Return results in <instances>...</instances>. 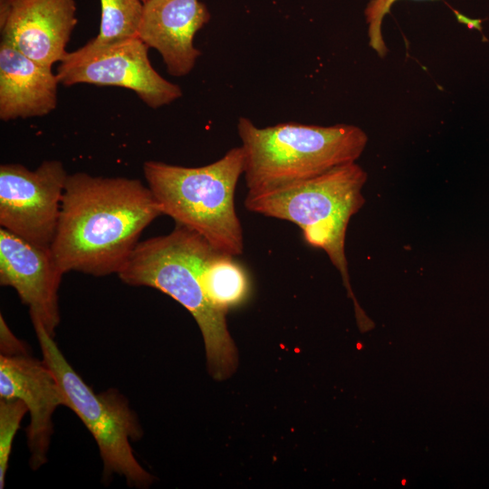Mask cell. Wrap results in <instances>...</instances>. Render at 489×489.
Masks as SVG:
<instances>
[{
    "instance_id": "cell-1",
    "label": "cell",
    "mask_w": 489,
    "mask_h": 489,
    "mask_svg": "<svg viewBox=\"0 0 489 489\" xmlns=\"http://www.w3.org/2000/svg\"><path fill=\"white\" fill-rule=\"evenodd\" d=\"M163 215L140 180L76 172L68 176L57 230L51 245L63 273H117L143 230Z\"/></svg>"
},
{
    "instance_id": "cell-2",
    "label": "cell",
    "mask_w": 489,
    "mask_h": 489,
    "mask_svg": "<svg viewBox=\"0 0 489 489\" xmlns=\"http://www.w3.org/2000/svg\"><path fill=\"white\" fill-rule=\"evenodd\" d=\"M213 249L197 233L177 225L168 235L139 242L118 276L129 285L159 290L183 305L202 333L210 375L222 380L235 372L238 360L226 312L210 302L201 283Z\"/></svg>"
},
{
    "instance_id": "cell-3",
    "label": "cell",
    "mask_w": 489,
    "mask_h": 489,
    "mask_svg": "<svg viewBox=\"0 0 489 489\" xmlns=\"http://www.w3.org/2000/svg\"><path fill=\"white\" fill-rule=\"evenodd\" d=\"M366 171L356 162L338 166L314 177L276 189L247 193L248 211L297 225L310 245L323 250L340 272L354 305L361 332L374 328L357 302L350 282L345 240L349 222L365 203Z\"/></svg>"
},
{
    "instance_id": "cell-4",
    "label": "cell",
    "mask_w": 489,
    "mask_h": 489,
    "mask_svg": "<svg viewBox=\"0 0 489 489\" xmlns=\"http://www.w3.org/2000/svg\"><path fill=\"white\" fill-rule=\"evenodd\" d=\"M237 132L249 193L276 189L356 162L368 143L360 128L348 124L284 122L259 128L241 117Z\"/></svg>"
},
{
    "instance_id": "cell-5",
    "label": "cell",
    "mask_w": 489,
    "mask_h": 489,
    "mask_svg": "<svg viewBox=\"0 0 489 489\" xmlns=\"http://www.w3.org/2000/svg\"><path fill=\"white\" fill-rule=\"evenodd\" d=\"M244 162L240 146L197 168L146 161L143 173L163 215L197 233L216 250L235 257L244 253L243 228L235 206Z\"/></svg>"
},
{
    "instance_id": "cell-6",
    "label": "cell",
    "mask_w": 489,
    "mask_h": 489,
    "mask_svg": "<svg viewBox=\"0 0 489 489\" xmlns=\"http://www.w3.org/2000/svg\"><path fill=\"white\" fill-rule=\"evenodd\" d=\"M43 360L53 371L72 409L94 437L103 462V478L123 476L129 486L149 487L154 477L136 459L130 440L142 436L127 399L118 391L94 393L73 369L43 325L34 321Z\"/></svg>"
},
{
    "instance_id": "cell-7",
    "label": "cell",
    "mask_w": 489,
    "mask_h": 489,
    "mask_svg": "<svg viewBox=\"0 0 489 489\" xmlns=\"http://www.w3.org/2000/svg\"><path fill=\"white\" fill-rule=\"evenodd\" d=\"M149 47L138 37L101 44L91 39L67 53L59 62L60 84L116 86L134 91L149 108L158 109L182 96L181 88L161 76L149 58Z\"/></svg>"
},
{
    "instance_id": "cell-8",
    "label": "cell",
    "mask_w": 489,
    "mask_h": 489,
    "mask_svg": "<svg viewBox=\"0 0 489 489\" xmlns=\"http://www.w3.org/2000/svg\"><path fill=\"white\" fill-rule=\"evenodd\" d=\"M69 174L59 160L34 170L22 164L0 166V225L41 247L51 248Z\"/></svg>"
},
{
    "instance_id": "cell-9",
    "label": "cell",
    "mask_w": 489,
    "mask_h": 489,
    "mask_svg": "<svg viewBox=\"0 0 489 489\" xmlns=\"http://www.w3.org/2000/svg\"><path fill=\"white\" fill-rule=\"evenodd\" d=\"M77 22L74 0H0L1 40L46 67L66 55Z\"/></svg>"
},
{
    "instance_id": "cell-10",
    "label": "cell",
    "mask_w": 489,
    "mask_h": 489,
    "mask_svg": "<svg viewBox=\"0 0 489 489\" xmlns=\"http://www.w3.org/2000/svg\"><path fill=\"white\" fill-rule=\"evenodd\" d=\"M0 398L21 399L28 408L26 428L30 466L36 470L47 462L53 415L65 398L55 376L43 361L27 350L0 356Z\"/></svg>"
},
{
    "instance_id": "cell-11",
    "label": "cell",
    "mask_w": 489,
    "mask_h": 489,
    "mask_svg": "<svg viewBox=\"0 0 489 489\" xmlns=\"http://www.w3.org/2000/svg\"><path fill=\"white\" fill-rule=\"evenodd\" d=\"M63 274L51 248L0 228V283L16 291L32 321H40L53 337L60 322L58 290Z\"/></svg>"
},
{
    "instance_id": "cell-12",
    "label": "cell",
    "mask_w": 489,
    "mask_h": 489,
    "mask_svg": "<svg viewBox=\"0 0 489 489\" xmlns=\"http://www.w3.org/2000/svg\"><path fill=\"white\" fill-rule=\"evenodd\" d=\"M210 17L199 0H147L137 36L158 52L170 75L183 77L194 69L201 55L194 39Z\"/></svg>"
},
{
    "instance_id": "cell-13",
    "label": "cell",
    "mask_w": 489,
    "mask_h": 489,
    "mask_svg": "<svg viewBox=\"0 0 489 489\" xmlns=\"http://www.w3.org/2000/svg\"><path fill=\"white\" fill-rule=\"evenodd\" d=\"M60 84L52 68L25 56L4 40L0 42V119L42 117L57 106Z\"/></svg>"
},
{
    "instance_id": "cell-14",
    "label": "cell",
    "mask_w": 489,
    "mask_h": 489,
    "mask_svg": "<svg viewBox=\"0 0 489 489\" xmlns=\"http://www.w3.org/2000/svg\"><path fill=\"white\" fill-rule=\"evenodd\" d=\"M201 283L210 302L218 310L243 303L249 294V281L235 256L214 248L204 264Z\"/></svg>"
},
{
    "instance_id": "cell-15",
    "label": "cell",
    "mask_w": 489,
    "mask_h": 489,
    "mask_svg": "<svg viewBox=\"0 0 489 489\" xmlns=\"http://www.w3.org/2000/svg\"><path fill=\"white\" fill-rule=\"evenodd\" d=\"M143 5L142 0H101L100 30L92 40L105 44L137 36Z\"/></svg>"
},
{
    "instance_id": "cell-16",
    "label": "cell",
    "mask_w": 489,
    "mask_h": 489,
    "mask_svg": "<svg viewBox=\"0 0 489 489\" xmlns=\"http://www.w3.org/2000/svg\"><path fill=\"white\" fill-rule=\"evenodd\" d=\"M28 408L18 398H0V488L5 484V475L13 441Z\"/></svg>"
},
{
    "instance_id": "cell-17",
    "label": "cell",
    "mask_w": 489,
    "mask_h": 489,
    "mask_svg": "<svg viewBox=\"0 0 489 489\" xmlns=\"http://www.w3.org/2000/svg\"><path fill=\"white\" fill-rule=\"evenodd\" d=\"M396 1L398 0H369L365 8L369 44L380 57H384L388 53L381 30L383 19Z\"/></svg>"
},
{
    "instance_id": "cell-18",
    "label": "cell",
    "mask_w": 489,
    "mask_h": 489,
    "mask_svg": "<svg viewBox=\"0 0 489 489\" xmlns=\"http://www.w3.org/2000/svg\"><path fill=\"white\" fill-rule=\"evenodd\" d=\"M142 1H143V3H144V2L147 1V0H142Z\"/></svg>"
}]
</instances>
